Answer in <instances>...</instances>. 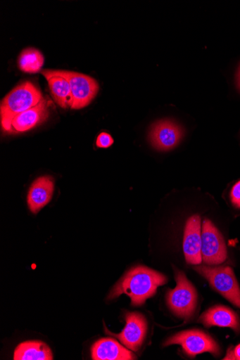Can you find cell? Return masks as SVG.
Wrapping results in <instances>:
<instances>
[{
	"label": "cell",
	"instance_id": "6da1fadb",
	"mask_svg": "<svg viewBox=\"0 0 240 360\" xmlns=\"http://www.w3.org/2000/svg\"><path fill=\"white\" fill-rule=\"evenodd\" d=\"M167 278L162 274L144 266L130 270L111 290L109 300H114L125 294L134 307L142 306L153 297L159 286L167 283Z\"/></svg>",
	"mask_w": 240,
	"mask_h": 360
},
{
	"label": "cell",
	"instance_id": "7a4b0ae2",
	"mask_svg": "<svg viewBox=\"0 0 240 360\" xmlns=\"http://www.w3.org/2000/svg\"><path fill=\"white\" fill-rule=\"evenodd\" d=\"M44 99L41 91L30 82L12 90L1 103V124L9 133L13 120L18 115L37 106Z\"/></svg>",
	"mask_w": 240,
	"mask_h": 360
},
{
	"label": "cell",
	"instance_id": "3957f363",
	"mask_svg": "<svg viewBox=\"0 0 240 360\" xmlns=\"http://www.w3.org/2000/svg\"><path fill=\"white\" fill-rule=\"evenodd\" d=\"M177 286L168 291L166 297L167 304L179 318L189 320L196 311L197 305V292L186 275L176 270Z\"/></svg>",
	"mask_w": 240,
	"mask_h": 360
},
{
	"label": "cell",
	"instance_id": "277c9868",
	"mask_svg": "<svg viewBox=\"0 0 240 360\" xmlns=\"http://www.w3.org/2000/svg\"><path fill=\"white\" fill-rule=\"evenodd\" d=\"M194 269L207 279L214 290L240 309V288L230 267L196 266Z\"/></svg>",
	"mask_w": 240,
	"mask_h": 360
},
{
	"label": "cell",
	"instance_id": "5b68a950",
	"mask_svg": "<svg viewBox=\"0 0 240 360\" xmlns=\"http://www.w3.org/2000/svg\"><path fill=\"white\" fill-rule=\"evenodd\" d=\"M42 74L46 76H59L65 79L70 84L73 104L71 108L82 109L90 104L99 91L97 82L91 77L72 72L44 70Z\"/></svg>",
	"mask_w": 240,
	"mask_h": 360
},
{
	"label": "cell",
	"instance_id": "8992f818",
	"mask_svg": "<svg viewBox=\"0 0 240 360\" xmlns=\"http://www.w3.org/2000/svg\"><path fill=\"white\" fill-rule=\"evenodd\" d=\"M171 345H181L184 353L191 358L204 352H210L215 356L220 355V349L215 340L198 330L181 332L170 338L164 344L165 346Z\"/></svg>",
	"mask_w": 240,
	"mask_h": 360
},
{
	"label": "cell",
	"instance_id": "52a82bcc",
	"mask_svg": "<svg viewBox=\"0 0 240 360\" xmlns=\"http://www.w3.org/2000/svg\"><path fill=\"white\" fill-rule=\"evenodd\" d=\"M201 256L205 264L218 265L227 259V248L222 236L209 219L203 222Z\"/></svg>",
	"mask_w": 240,
	"mask_h": 360
},
{
	"label": "cell",
	"instance_id": "ba28073f",
	"mask_svg": "<svg viewBox=\"0 0 240 360\" xmlns=\"http://www.w3.org/2000/svg\"><path fill=\"white\" fill-rule=\"evenodd\" d=\"M184 135V129L179 124L170 120H161L152 125L149 141L155 149L168 151L179 145Z\"/></svg>",
	"mask_w": 240,
	"mask_h": 360
},
{
	"label": "cell",
	"instance_id": "9c48e42d",
	"mask_svg": "<svg viewBox=\"0 0 240 360\" xmlns=\"http://www.w3.org/2000/svg\"><path fill=\"white\" fill-rule=\"evenodd\" d=\"M126 324L120 334H111L118 338L127 348L138 351L144 342L148 332L146 317L139 312H127L125 314Z\"/></svg>",
	"mask_w": 240,
	"mask_h": 360
},
{
	"label": "cell",
	"instance_id": "30bf717a",
	"mask_svg": "<svg viewBox=\"0 0 240 360\" xmlns=\"http://www.w3.org/2000/svg\"><path fill=\"white\" fill-rule=\"evenodd\" d=\"M201 218L198 215L190 217L186 224L184 252L187 264L199 265L202 262Z\"/></svg>",
	"mask_w": 240,
	"mask_h": 360
},
{
	"label": "cell",
	"instance_id": "8fae6325",
	"mask_svg": "<svg viewBox=\"0 0 240 360\" xmlns=\"http://www.w3.org/2000/svg\"><path fill=\"white\" fill-rule=\"evenodd\" d=\"M49 105L44 99L39 105L14 117L9 133L19 134L36 127L46 121L49 116Z\"/></svg>",
	"mask_w": 240,
	"mask_h": 360
},
{
	"label": "cell",
	"instance_id": "7c38bea8",
	"mask_svg": "<svg viewBox=\"0 0 240 360\" xmlns=\"http://www.w3.org/2000/svg\"><path fill=\"white\" fill-rule=\"evenodd\" d=\"M54 181L50 176H42L34 181L27 194V205L33 214H37L51 200Z\"/></svg>",
	"mask_w": 240,
	"mask_h": 360
},
{
	"label": "cell",
	"instance_id": "4fadbf2b",
	"mask_svg": "<svg viewBox=\"0 0 240 360\" xmlns=\"http://www.w3.org/2000/svg\"><path fill=\"white\" fill-rule=\"evenodd\" d=\"M199 321L206 327H229L236 333H240L239 316L226 307L217 306L208 309L201 316Z\"/></svg>",
	"mask_w": 240,
	"mask_h": 360
},
{
	"label": "cell",
	"instance_id": "5bb4252c",
	"mask_svg": "<svg viewBox=\"0 0 240 360\" xmlns=\"http://www.w3.org/2000/svg\"><path fill=\"white\" fill-rule=\"evenodd\" d=\"M94 360H132L136 356L115 340L106 338L96 342L91 347Z\"/></svg>",
	"mask_w": 240,
	"mask_h": 360
},
{
	"label": "cell",
	"instance_id": "9a60e30c",
	"mask_svg": "<svg viewBox=\"0 0 240 360\" xmlns=\"http://www.w3.org/2000/svg\"><path fill=\"white\" fill-rule=\"evenodd\" d=\"M53 358L50 347L40 341L23 342L14 353L15 360H52Z\"/></svg>",
	"mask_w": 240,
	"mask_h": 360
},
{
	"label": "cell",
	"instance_id": "2e32d148",
	"mask_svg": "<svg viewBox=\"0 0 240 360\" xmlns=\"http://www.w3.org/2000/svg\"><path fill=\"white\" fill-rule=\"evenodd\" d=\"M51 96L62 108H72L73 96L70 83L59 76H46Z\"/></svg>",
	"mask_w": 240,
	"mask_h": 360
},
{
	"label": "cell",
	"instance_id": "e0dca14e",
	"mask_svg": "<svg viewBox=\"0 0 240 360\" xmlns=\"http://www.w3.org/2000/svg\"><path fill=\"white\" fill-rule=\"evenodd\" d=\"M44 63L43 54L39 50L32 48L22 51L18 59L19 68L25 73L35 74L41 72Z\"/></svg>",
	"mask_w": 240,
	"mask_h": 360
},
{
	"label": "cell",
	"instance_id": "ac0fdd59",
	"mask_svg": "<svg viewBox=\"0 0 240 360\" xmlns=\"http://www.w3.org/2000/svg\"><path fill=\"white\" fill-rule=\"evenodd\" d=\"M114 143L113 137L107 133H101L96 139V145L100 148H108Z\"/></svg>",
	"mask_w": 240,
	"mask_h": 360
},
{
	"label": "cell",
	"instance_id": "d6986e66",
	"mask_svg": "<svg viewBox=\"0 0 240 360\" xmlns=\"http://www.w3.org/2000/svg\"><path fill=\"white\" fill-rule=\"evenodd\" d=\"M230 200L235 208L240 209V180L234 184L230 191Z\"/></svg>",
	"mask_w": 240,
	"mask_h": 360
},
{
	"label": "cell",
	"instance_id": "ffe728a7",
	"mask_svg": "<svg viewBox=\"0 0 240 360\" xmlns=\"http://www.w3.org/2000/svg\"><path fill=\"white\" fill-rule=\"evenodd\" d=\"M225 360H240V344L227 349Z\"/></svg>",
	"mask_w": 240,
	"mask_h": 360
},
{
	"label": "cell",
	"instance_id": "44dd1931",
	"mask_svg": "<svg viewBox=\"0 0 240 360\" xmlns=\"http://www.w3.org/2000/svg\"><path fill=\"white\" fill-rule=\"evenodd\" d=\"M236 83L237 89L240 91V64L236 75Z\"/></svg>",
	"mask_w": 240,
	"mask_h": 360
}]
</instances>
